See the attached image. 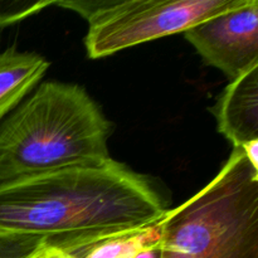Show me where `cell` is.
<instances>
[{
    "instance_id": "8fae6325",
    "label": "cell",
    "mask_w": 258,
    "mask_h": 258,
    "mask_svg": "<svg viewBox=\"0 0 258 258\" xmlns=\"http://www.w3.org/2000/svg\"><path fill=\"white\" fill-rule=\"evenodd\" d=\"M34 258H70V257L59 251H47V252H44V253L39 254V256H37Z\"/></svg>"
},
{
    "instance_id": "30bf717a",
    "label": "cell",
    "mask_w": 258,
    "mask_h": 258,
    "mask_svg": "<svg viewBox=\"0 0 258 258\" xmlns=\"http://www.w3.org/2000/svg\"><path fill=\"white\" fill-rule=\"evenodd\" d=\"M24 17H27V14L7 15L2 12V9H0V27H2V25H5V24H9V23L17 22L18 19H20V18H24Z\"/></svg>"
},
{
    "instance_id": "7a4b0ae2",
    "label": "cell",
    "mask_w": 258,
    "mask_h": 258,
    "mask_svg": "<svg viewBox=\"0 0 258 258\" xmlns=\"http://www.w3.org/2000/svg\"><path fill=\"white\" fill-rule=\"evenodd\" d=\"M111 126L78 85L43 82L0 121V184L111 160Z\"/></svg>"
},
{
    "instance_id": "8992f818",
    "label": "cell",
    "mask_w": 258,
    "mask_h": 258,
    "mask_svg": "<svg viewBox=\"0 0 258 258\" xmlns=\"http://www.w3.org/2000/svg\"><path fill=\"white\" fill-rule=\"evenodd\" d=\"M212 112L218 131L233 148L258 140V64L231 81Z\"/></svg>"
},
{
    "instance_id": "277c9868",
    "label": "cell",
    "mask_w": 258,
    "mask_h": 258,
    "mask_svg": "<svg viewBox=\"0 0 258 258\" xmlns=\"http://www.w3.org/2000/svg\"><path fill=\"white\" fill-rule=\"evenodd\" d=\"M244 0H123L55 2L87 19L85 45L97 58L176 33L238 7Z\"/></svg>"
},
{
    "instance_id": "5b68a950",
    "label": "cell",
    "mask_w": 258,
    "mask_h": 258,
    "mask_svg": "<svg viewBox=\"0 0 258 258\" xmlns=\"http://www.w3.org/2000/svg\"><path fill=\"white\" fill-rule=\"evenodd\" d=\"M207 64L234 80L258 64V2L244 0L184 33Z\"/></svg>"
},
{
    "instance_id": "9c48e42d",
    "label": "cell",
    "mask_w": 258,
    "mask_h": 258,
    "mask_svg": "<svg viewBox=\"0 0 258 258\" xmlns=\"http://www.w3.org/2000/svg\"><path fill=\"white\" fill-rule=\"evenodd\" d=\"M241 149L243 150L244 155H246L247 160L249 161L252 168L254 170H258V140L251 141V143L242 146Z\"/></svg>"
},
{
    "instance_id": "ba28073f",
    "label": "cell",
    "mask_w": 258,
    "mask_h": 258,
    "mask_svg": "<svg viewBox=\"0 0 258 258\" xmlns=\"http://www.w3.org/2000/svg\"><path fill=\"white\" fill-rule=\"evenodd\" d=\"M160 222V221H159ZM122 232L100 239L90 246L68 254L70 258H138L144 252L158 248L160 224Z\"/></svg>"
},
{
    "instance_id": "7c38bea8",
    "label": "cell",
    "mask_w": 258,
    "mask_h": 258,
    "mask_svg": "<svg viewBox=\"0 0 258 258\" xmlns=\"http://www.w3.org/2000/svg\"><path fill=\"white\" fill-rule=\"evenodd\" d=\"M138 258H158V248L144 252V253L140 254Z\"/></svg>"
},
{
    "instance_id": "52a82bcc",
    "label": "cell",
    "mask_w": 258,
    "mask_h": 258,
    "mask_svg": "<svg viewBox=\"0 0 258 258\" xmlns=\"http://www.w3.org/2000/svg\"><path fill=\"white\" fill-rule=\"evenodd\" d=\"M49 62L34 52L10 48L0 53V121L35 87Z\"/></svg>"
},
{
    "instance_id": "6da1fadb",
    "label": "cell",
    "mask_w": 258,
    "mask_h": 258,
    "mask_svg": "<svg viewBox=\"0 0 258 258\" xmlns=\"http://www.w3.org/2000/svg\"><path fill=\"white\" fill-rule=\"evenodd\" d=\"M148 176L111 159L0 184V233L23 258L64 254L158 223L166 212Z\"/></svg>"
},
{
    "instance_id": "3957f363",
    "label": "cell",
    "mask_w": 258,
    "mask_h": 258,
    "mask_svg": "<svg viewBox=\"0 0 258 258\" xmlns=\"http://www.w3.org/2000/svg\"><path fill=\"white\" fill-rule=\"evenodd\" d=\"M159 224L158 258H258V170L233 148L218 174Z\"/></svg>"
}]
</instances>
